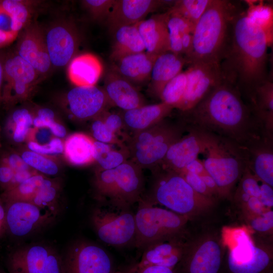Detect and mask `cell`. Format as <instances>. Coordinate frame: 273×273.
<instances>
[{
	"mask_svg": "<svg viewBox=\"0 0 273 273\" xmlns=\"http://www.w3.org/2000/svg\"><path fill=\"white\" fill-rule=\"evenodd\" d=\"M224 239L229 247L226 259L229 273H268L271 254L256 246L243 228L227 230Z\"/></svg>",
	"mask_w": 273,
	"mask_h": 273,
	"instance_id": "cell-9",
	"label": "cell"
},
{
	"mask_svg": "<svg viewBox=\"0 0 273 273\" xmlns=\"http://www.w3.org/2000/svg\"><path fill=\"white\" fill-rule=\"evenodd\" d=\"M187 84V73L186 71L181 72L163 88L159 96L162 102L177 109L183 100Z\"/></svg>",
	"mask_w": 273,
	"mask_h": 273,
	"instance_id": "cell-39",
	"label": "cell"
},
{
	"mask_svg": "<svg viewBox=\"0 0 273 273\" xmlns=\"http://www.w3.org/2000/svg\"><path fill=\"white\" fill-rule=\"evenodd\" d=\"M168 12L152 15L138 23L145 51L159 55L169 51V33L167 25Z\"/></svg>",
	"mask_w": 273,
	"mask_h": 273,
	"instance_id": "cell-25",
	"label": "cell"
},
{
	"mask_svg": "<svg viewBox=\"0 0 273 273\" xmlns=\"http://www.w3.org/2000/svg\"><path fill=\"white\" fill-rule=\"evenodd\" d=\"M68 109L74 117L87 120L99 114L109 102L103 89L97 86H75L66 95Z\"/></svg>",
	"mask_w": 273,
	"mask_h": 273,
	"instance_id": "cell-20",
	"label": "cell"
},
{
	"mask_svg": "<svg viewBox=\"0 0 273 273\" xmlns=\"http://www.w3.org/2000/svg\"><path fill=\"white\" fill-rule=\"evenodd\" d=\"M178 174L184 177L197 193L206 197L214 199V195L207 188L200 175L185 170H182Z\"/></svg>",
	"mask_w": 273,
	"mask_h": 273,
	"instance_id": "cell-46",
	"label": "cell"
},
{
	"mask_svg": "<svg viewBox=\"0 0 273 273\" xmlns=\"http://www.w3.org/2000/svg\"><path fill=\"white\" fill-rule=\"evenodd\" d=\"M239 187L237 192L244 193L250 197L259 198L260 195L259 180L247 166L240 179Z\"/></svg>",
	"mask_w": 273,
	"mask_h": 273,
	"instance_id": "cell-43",
	"label": "cell"
},
{
	"mask_svg": "<svg viewBox=\"0 0 273 273\" xmlns=\"http://www.w3.org/2000/svg\"><path fill=\"white\" fill-rule=\"evenodd\" d=\"M115 0H86L82 1L84 7L93 16L99 20H106Z\"/></svg>",
	"mask_w": 273,
	"mask_h": 273,
	"instance_id": "cell-45",
	"label": "cell"
},
{
	"mask_svg": "<svg viewBox=\"0 0 273 273\" xmlns=\"http://www.w3.org/2000/svg\"><path fill=\"white\" fill-rule=\"evenodd\" d=\"M187 61L184 56L170 51L159 55L151 71L150 87L159 97L165 85L180 73Z\"/></svg>",
	"mask_w": 273,
	"mask_h": 273,
	"instance_id": "cell-28",
	"label": "cell"
},
{
	"mask_svg": "<svg viewBox=\"0 0 273 273\" xmlns=\"http://www.w3.org/2000/svg\"><path fill=\"white\" fill-rule=\"evenodd\" d=\"M14 172L6 164L0 161V185L5 189H8L12 184Z\"/></svg>",
	"mask_w": 273,
	"mask_h": 273,
	"instance_id": "cell-50",
	"label": "cell"
},
{
	"mask_svg": "<svg viewBox=\"0 0 273 273\" xmlns=\"http://www.w3.org/2000/svg\"><path fill=\"white\" fill-rule=\"evenodd\" d=\"M242 204L245 209H247V211L251 214V218L260 215L268 210L258 197H250L246 202Z\"/></svg>",
	"mask_w": 273,
	"mask_h": 273,
	"instance_id": "cell-49",
	"label": "cell"
},
{
	"mask_svg": "<svg viewBox=\"0 0 273 273\" xmlns=\"http://www.w3.org/2000/svg\"><path fill=\"white\" fill-rule=\"evenodd\" d=\"M267 36L261 23L239 12L232 25L230 44L221 67L224 79L238 81L250 92L266 79Z\"/></svg>",
	"mask_w": 273,
	"mask_h": 273,
	"instance_id": "cell-2",
	"label": "cell"
},
{
	"mask_svg": "<svg viewBox=\"0 0 273 273\" xmlns=\"http://www.w3.org/2000/svg\"><path fill=\"white\" fill-rule=\"evenodd\" d=\"M200 176L212 194L219 196L217 187L213 178L206 171Z\"/></svg>",
	"mask_w": 273,
	"mask_h": 273,
	"instance_id": "cell-56",
	"label": "cell"
},
{
	"mask_svg": "<svg viewBox=\"0 0 273 273\" xmlns=\"http://www.w3.org/2000/svg\"><path fill=\"white\" fill-rule=\"evenodd\" d=\"M211 0L174 1L169 11L177 14L195 26Z\"/></svg>",
	"mask_w": 273,
	"mask_h": 273,
	"instance_id": "cell-38",
	"label": "cell"
},
{
	"mask_svg": "<svg viewBox=\"0 0 273 273\" xmlns=\"http://www.w3.org/2000/svg\"><path fill=\"white\" fill-rule=\"evenodd\" d=\"M6 211V223L14 236L23 237L31 234L47 222L53 215L31 202H8Z\"/></svg>",
	"mask_w": 273,
	"mask_h": 273,
	"instance_id": "cell-15",
	"label": "cell"
},
{
	"mask_svg": "<svg viewBox=\"0 0 273 273\" xmlns=\"http://www.w3.org/2000/svg\"><path fill=\"white\" fill-rule=\"evenodd\" d=\"M158 56L146 51L128 55L113 62L112 69L132 84H141L150 79L153 64Z\"/></svg>",
	"mask_w": 273,
	"mask_h": 273,
	"instance_id": "cell-27",
	"label": "cell"
},
{
	"mask_svg": "<svg viewBox=\"0 0 273 273\" xmlns=\"http://www.w3.org/2000/svg\"><path fill=\"white\" fill-rule=\"evenodd\" d=\"M188 133L181 136L169 148L161 164L165 171L178 173L190 162L198 158L205 150L204 132L188 129Z\"/></svg>",
	"mask_w": 273,
	"mask_h": 273,
	"instance_id": "cell-16",
	"label": "cell"
},
{
	"mask_svg": "<svg viewBox=\"0 0 273 273\" xmlns=\"http://www.w3.org/2000/svg\"><path fill=\"white\" fill-rule=\"evenodd\" d=\"M134 214L135 246L144 249L154 242L181 234L188 217L167 209L155 207L150 202L139 200Z\"/></svg>",
	"mask_w": 273,
	"mask_h": 273,
	"instance_id": "cell-5",
	"label": "cell"
},
{
	"mask_svg": "<svg viewBox=\"0 0 273 273\" xmlns=\"http://www.w3.org/2000/svg\"><path fill=\"white\" fill-rule=\"evenodd\" d=\"M59 191V185L46 177L30 202L49 211L54 215L58 210L57 203Z\"/></svg>",
	"mask_w": 273,
	"mask_h": 273,
	"instance_id": "cell-35",
	"label": "cell"
},
{
	"mask_svg": "<svg viewBox=\"0 0 273 273\" xmlns=\"http://www.w3.org/2000/svg\"><path fill=\"white\" fill-rule=\"evenodd\" d=\"M103 119L109 128L116 135L124 124L122 116L115 113L108 114Z\"/></svg>",
	"mask_w": 273,
	"mask_h": 273,
	"instance_id": "cell-51",
	"label": "cell"
},
{
	"mask_svg": "<svg viewBox=\"0 0 273 273\" xmlns=\"http://www.w3.org/2000/svg\"><path fill=\"white\" fill-rule=\"evenodd\" d=\"M21 156L30 168L44 175H55L59 171V166L52 157L29 150L24 151Z\"/></svg>",
	"mask_w": 273,
	"mask_h": 273,
	"instance_id": "cell-40",
	"label": "cell"
},
{
	"mask_svg": "<svg viewBox=\"0 0 273 273\" xmlns=\"http://www.w3.org/2000/svg\"><path fill=\"white\" fill-rule=\"evenodd\" d=\"M126 158L125 152L113 148L111 144L95 141L94 159L100 169L115 168L126 161Z\"/></svg>",
	"mask_w": 273,
	"mask_h": 273,
	"instance_id": "cell-37",
	"label": "cell"
},
{
	"mask_svg": "<svg viewBox=\"0 0 273 273\" xmlns=\"http://www.w3.org/2000/svg\"><path fill=\"white\" fill-rule=\"evenodd\" d=\"M160 0H115L106 21L112 32L117 28L136 24L166 4Z\"/></svg>",
	"mask_w": 273,
	"mask_h": 273,
	"instance_id": "cell-19",
	"label": "cell"
},
{
	"mask_svg": "<svg viewBox=\"0 0 273 273\" xmlns=\"http://www.w3.org/2000/svg\"><path fill=\"white\" fill-rule=\"evenodd\" d=\"M95 139L82 132L68 136L64 142L63 154L66 160L76 166L89 165L95 161Z\"/></svg>",
	"mask_w": 273,
	"mask_h": 273,
	"instance_id": "cell-31",
	"label": "cell"
},
{
	"mask_svg": "<svg viewBox=\"0 0 273 273\" xmlns=\"http://www.w3.org/2000/svg\"><path fill=\"white\" fill-rule=\"evenodd\" d=\"M33 116L26 108H20L12 112L8 120L6 130L11 140L21 144L28 139L33 125Z\"/></svg>",
	"mask_w": 273,
	"mask_h": 273,
	"instance_id": "cell-33",
	"label": "cell"
},
{
	"mask_svg": "<svg viewBox=\"0 0 273 273\" xmlns=\"http://www.w3.org/2000/svg\"><path fill=\"white\" fill-rule=\"evenodd\" d=\"M193 42V34L191 33H185L181 38V46L183 54L185 57L188 55L191 52Z\"/></svg>",
	"mask_w": 273,
	"mask_h": 273,
	"instance_id": "cell-55",
	"label": "cell"
},
{
	"mask_svg": "<svg viewBox=\"0 0 273 273\" xmlns=\"http://www.w3.org/2000/svg\"><path fill=\"white\" fill-rule=\"evenodd\" d=\"M35 70L17 54L5 58L2 101L11 104L27 98L38 82Z\"/></svg>",
	"mask_w": 273,
	"mask_h": 273,
	"instance_id": "cell-11",
	"label": "cell"
},
{
	"mask_svg": "<svg viewBox=\"0 0 273 273\" xmlns=\"http://www.w3.org/2000/svg\"><path fill=\"white\" fill-rule=\"evenodd\" d=\"M135 271L134 267L133 265H132V266L129 267L127 269H125L124 270H115V271L112 270L110 273H135Z\"/></svg>",
	"mask_w": 273,
	"mask_h": 273,
	"instance_id": "cell-59",
	"label": "cell"
},
{
	"mask_svg": "<svg viewBox=\"0 0 273 273\" xmlns=\"http://www.w3.org/2000/svg\"><path fill=\"white\" fill-rule=\"evenodd\" d=\"M173 109L172 106L161 102L124 111L122 117L124 124L138 132L148 129L164 120Z\"/></svg>",
	"mask_w": 273,
	"mask_h": 273,
	"instance_id": "cell-30",
	"label": "cell"
},
{
	"mask_svg": "<svg viewBox=\"0 0 273 273\" xmlns=\"http://www.w3.org/2000/svg\"><path fill=\"white\" fill-rule=\"evenodd\" d=\"M110 204L109 208L96 207L92 213V222L99 238L116 247L134 242L135 215L130 207Z\"/></svg>",
	"mask_w": 273,
	"mask_h": 273,
	"instance_id": "cell-10",
	"label": "cell"
},
{
	"mask_svg": "<svg viewBox=\"0 0 273 273\" xmlns=\"http://www.w3.org/2000/svg\"><path fill=\"white\" fill-rule=\"evenodd\" d=\"M17 54L28 63L39 75L46 74L52 66L45 37L38 27L28 26L18 43Z\"/></svg>",
	"mask_w": 273,
	"mask_h": 273,
	"instance_id": "cell-21",
	"label": "cell"
},
{
	"mask_svg": "<svg viewBox=\"0 0 273 273\" xmlns=\"http://www.w3.org/2000/svg\"><path fill=\"white\" fill-rule=\"evenodd\" d=\"M1 273V272H0Z\"/></svg>",
	"mask_w": 273,
	"mask_h": 273,
	"instance_id": "cell-62",
	"label": "cell"
},
{
	"mask_svg": "<svg viewBox=\"0 0 273 273\" xmlns=\"http://www.w3.org/2000/svg\"><path fill=\"white\" fill-rule=\"evenodd\" d=\"M1 161L8 165L14 173L32 169L25 162L21 155L15 153H8Z\"/></svg>",
	"mask_w": 273,
	"mask_h": 273,
	"instance_id": "cell-48",
	"label": "cell"
},
{
	"mask_svg": "<svg viewBox=\"0 0 273 273\" xmlns=\"http://www.w3.org/2000/svg\"><path fill=\"white\" fill-rule=\"evenodd\" d=\"M185 71L187 84L177 108L182 112L193 108L224 80L220 64L194 62L190 64Z\"/></svg>",
	"mask_w": 273,
	"mask_h": 273,
	"instance_id": "cell-13",
	"label": "cell"
},
{
	"mask_svg": "<svg viewBox=\"0 0 273 273\" xmlns=\"http://www.w3.org/2000/svg\"><path fill=\"white\" fill-rule=\"evenodd\" d=\"M95 184L99 194L108 199L107 202L130 207L141 199L144 180L141 167L126 161L113 169H99Z\"/></svg>",
	"mask_w": 273,
	"mask_h": 273,
	"instance_id": "cell-6",
	"label": "cell"
},
{
	"mask_svg": "<svg viewBox=\"0 0 273 273\" xmlns=\"http://www.w3.org/2000/svg\"><path fill=\"white\" fill-rule=\"evenodd\" d=\"M161 121L136 132L130 144L133 162L141 168L160 164L170 147L182 136V128Z\"/></svg>",
	"mask_w": 273,
	"mask_h": 273,
	"instance_id": "cell-8",
	"label": "cell"
},
{
	"mask_svg": "<svg viewBox=\"0 0 273 273\" xmlns=\"http://www.w3.org/2000/svg\"><path fill=\"white\" fill-rule=\"evenodd\" d=\"M103 89L109 102L127 111L145 105V101L136 87L112 69L106 74Z\"/></svg>",
	"mask_w": 273,
	"mask_h": 273,
	"instance_id": "cell-24",
	"label": "cell"
},
{
	"mask_svg": "<svg viewBox=\"0 0 273 273\" xmlns=\"http://www.w3.org/2000/svg\"><path fill=\"white\" fill-rule=\"evenodd\" d=\"M1 140H0V150H1Z\"/></svg>",
	"mask_w": 273,
	"mask_h": 273,
	"instance_id": "cell-60",
	"label": "cell"
},
{
	"mask_svg": "<svg viewBox=\"0 0 273 273\" xmlns=\"http://www.w3.org/2000/svg\"><path fill=\"white\" fill-rule=\"evenodd\" d=\"M138 23L119 27L113 32L114 40L111 54V59L113 62L128 55L146 51Z\"/></svg>",
	"mask_w": 273,
	"mask_h": 273,
	"instance_id": "cell-32",
	"label": "cell"
},
{
	"mask_svg": "<svg viewBox=\"0 0 273 273\" xmlns=\"http://www.w3.org/2000/svg\"><path fill=\"white\" fill-rule=\"evenodd\" d=\"M260 195L259 199L264 206L268 209H271L273 206V190L269 185L262 183L260 185Z\"/></svg>",
	"mask_w": 273,
	"mask_h": 273,
	"instance_id": "cell-52",
	"label": "cell"
},
{
	"mask_svg": "<svg viewBox=\"0 0 273 273\" xmlns=\"http://www.w3.org/2000/svg\"><path fill=\"white\" fill-rule=\"evenodd\" d=\"M239 12L230 1L211 0L195 26L191 52L184 56L187 64L221 65L230 44L233 21Z\"/></svg>",
	"mask_w": 273,
	"mask_h": 273,
	"instance_id": "cell-3",
	"label": "cell"
},
{
	"mask_svg": "<svg viewBox=\"0 0 273 273\" xmlns=\"http://www.w3.org/2000/svg\"><path fill=\"white\" fill-rule=\"evenodd\" d=\"M156 182L155 201L176 214L189 216L206 209L213 199L197 193L178 173L165 171Z\"/></svg>",
	"mask_w": 273,
	"mask_h": 273,
	"instance_id": "cell-7",
	"label": "cell"
},
{
	"mask_svg": "<svg viewBox=\"0 0 273 273\" xmlns=\"http://www.w3.org/2000/svg\"><path fill=\"white\" fill-rule=\"evenodd\" d=\"M112 262L100 246L87 242L74 244L62 259L63 273H110Z\"/></svg>",
	"mask_w": 273,
	"mask_h": 273,
	"instance_id": "cell-14",
	"label": "cell"
},
{
	"mask_svg": "<svg viewBox=\"0 0 273 273\" xmlns=\"http://www.w3.org/2000/svg\"><path fill=\"white\" fill-rule=\"evenodd\" d=\"M92 135L96 141L109 144L118 143L116 135L105 123L102 118L95 120L92 124Z\"/></svg>",
	"mask_w": 273,
	"mask_h": 273,
	"instance_id": "cell-44",
	"label": "cell"
},
{
	"mask_svg": "<svg viewBox=\"0 0 273 273\" xmlns=\"http://www.w3.org/2000/svg\"><path fill=\"white\" fill-rule=\"evenodd\" d=\"M135 273H175V271L174 269L166 267L149 266L136 271Z\"/></svg>",
	"mask_w": 273,
	"mask_h": 273,
	"instance_id": "cell-54",
	"label": "cell"
},
{
	"mask_svg": "<svg viewBox=\"0 0 273 273\" xmlns=\"http://www.w3.org/2000/svg\"><path fill=\"white\" fill-rule=\"evenodd\" d=\"M6 223V211L0 201V230Z\"/></svg>",
	"mask_w": 273,
	"mask_h": 273,
	"instance_id": "cell-58",
	"label": "cell"
},
{
	"mask_svg": "<svg viewBox=\"0 0 273 273\" xmlns=\"http://www.w3.org/2000/svg\"><path fill=\"white\" fill-rule=\"evenodd\" d=\"M272 140L262 138L247 148V164L251 171L262 183L273 187Z\"/></svg>",
	"mask_w": 273,
	"mask_h": 273,
	"instance_id": "cell-26",
	"label": "cell"
},
{
	"mask_svg": "<svg viewBox=\"0 0 273 273\" xmlns=\"http://www.w3.org/2000/svg\"><path fill=\"white\" fill-rule=\"evenodd\" d=\"M10 273H63L62 259L53 248L40 244L13 252L8 260Z\"/></svg>",
	"mask_w": 273,
	"mask_h": 273,
	"instance_id": "cell-12",
	"label": "cell"
},
{
	"mask_svg": "<svg viewBox=\"0 0 273 273\" xmlns=\"http://www.w3.org/2000/svg\"><path fill=\"white\" fill-rule=\"evenodd\" d=\"M220 243L206 237L197 243L191 251H187L179 265L183 273H219L222 263Z\"/></svg>",
	"mask_w": 273,
	"mask_h": 273,
	"instance_id": "cell-17",
	"label": "cell"
},
{
	"mask_svg": "<svg viewBox=\"0 0 273 273\" xmlns=\"http://www.w3.org/2000/svg\"><path fill=\"white\" fill-rule=\"evenodd\" d=\"M167 25L169 33V51L183 56L181 38L186 33L193 34L195 26L179 15L169 11Z\"/></svg>",
	"mask_w": 273,
	"mask_h": 273,
	"instance_id": "cell-34",
	"label": "cell"
},
{
	"mask_svg": "<svg viewBox=\"0 0 273 273\" xmlns=\"http://www.w3.org/2000/svg\"><path fill=\"white\" fill-rule=\"evenodd\" d=\"M268 209L260 215L251 218L250 225L252 229L261 233L270 231L273 227V211Z\"/></svg>",
	"mask_w": 273,
	"mask_h": 273,
	"instance_id": "cell-47",
	"label": "cell"
},
{
	"mask_svg": "<svg viewBox=\"0 0 273 273\" xmlns=\"http://www.w3.org/2000/svg\"><path fill=\"white\" fill-rule=\"evenodd\" d=\"M5 58L0 55V101H2V92L3 81L4 64Z\"/></svg>",
	"mask_w": 273,
	"mask_h": 273,
	"instance_id": "cell-57",
	"label": "cell"
},
{
	"mask_svg": "<svg viewBox=\"0 0 273 273\" xmlns=\"http://www.w3.org/2000/svg\"><path fill=\"white\" fill-rule=\"evenodd\" d=\"M180 235L163 239L146 246L140 261L133 265L135 271L149 266H160L173 269L181 262L187 250Z\"/></svg>",
	"mask_w": 273,
	"mask_h": 273,
	"instance_id": "cell-18",
	"label": "cell"
},
{
	"mask_svg": "<svg viewBox=\"0 0 273 273\" xmlns=\"http://www.w3.org/2000/svg\"><path fill=\"white\" fill-rule=\"evenodd\" d=\"M205 133L206 146L203 154L205 157L202 160L205 169L215 182L219 196L229 197L248 166L246 150L225 138Z\"/></svg>",
	"mask_w": 273,
	"mask_h": 273,
	"instance_id": "cell-4",
	"label": "cell"
},
{
	"mask_svg": "<svg viewBox=\"0 0 273 273\" xmlns=\"http://www.w3.org/2000/svg\"><path fill=\"white\" fill-rule=\"evenodd\" d=\"M183 170L197 174L199 175L203 174L206 171L202 160H200L198 158L190 162Z\"/></svg>",
	"mask_w": 273,
	"mask_h": 273,
	"instance_id": "cell-53",
	"label": "cell"
},
{
	"mask_svg": "<svg viewBox=\"0 0 273 273\" xmlns=\"http://www.w3.org/2000/svg\"><path fill=\"white\" fill-rule=\"evenodd\" d=\"M46 178L44 175L37 173L15 187L5 191L6 201L31 202Z\"/></svg>",
	"mask_w": 273,
	"mask_h": 273,
	"instance_id": "cell-36",
	"label": "cell"
},
{
	"mask_svg": "<svg viewBox=\"0 0 273 273\" xmlns=\"http://www.w3.org/2000/svg\"><path fill=\"white\" fill-rule=\"evenodd\" d=\"M102 72L103 66L100 60L90 53L75 56L67 68L68 77L76 86H95Z\"/></svg>",
	"mask_w": 273,
	"mask_h": 273,
	"instance_id": "cell-29",
	"label": "cell"
},
{
	"mask_svg": "<svg viewBox=\"0 0 273 273\" xmlns=\"http://www.w3.org/2000/svg\"><path fill=\"white\" fill-rule=\"evenodd\" d=\"M33 126L36 128L47 129L54 136L62 139L66 136L65 127L56 119L54 111L48 108H42L33 116Z\"/></svg>",
	"mask_w": 273,
	"mask_h": 273,
	"instance_id": "cell-41",
	"label": "cell"
},
{
	"mask_svg": "<svg viewBox=\"0 0 273 273\" xmlns=\"http://www.w3.org/2000/svg\"><path fill=\"white\" fill-rule=\"evenodd\" d=\"M268 273H269V272H268Z\"/></svg>",
	"mask_w": 273,
	"mask_h": 273,
	"instance_id": "cell-61",
	"label": "cell"
},
{
	"mask_svg": "<svg viewBox=\"0 0 273 273\" xmlns=\"http://www.w3.org/2000/svg\"><path fill=\"white\" fill-rule=\"evenodd\" d=\"M27 147L30 151L51 157L63 153L64 142L61 139L55 136L53 137L50 141L42 144L28 140Z\"/></svg>",
	"mask_w": 273,
	"mask_h": 273,
	"instance_id": "cell-42",
	"label": "cell"
},
{
	"mask_svg": "<svg viewBox=\"0 0 273 273\" xmlns=\"http://www.w3.org/2000/svg\"><path fill=\"white\" fill-rule=\"evenodd\" d=\"M45 40L52 65L64 67L75 57L78 41L76 33L71 27L55 25L48 30Z\"/></svg>",
	"mask_w": 273,
	"mask_h": 273,
	"instance_id": "cell-22",
	"label": "cell"
},
{
	"mask_svg": "<svg viewBox=\"0 0 273 273\" xmlns=\"http://www.w3.org/2000/svg\"><path fill=\"white\" fill-rule=\"evenodd\" d=\"M30 18L26 3L21 1H0V49L13 42Z\"/></svg>",
	"mask_w": 273,
	"mask_h": 273,
	"instance_id": "cell-23",
	"label": "cell"
},
{
	"mask_svg": "<svg viewBox=\"0 0 273 273\" xmlns=\"http://www.w3.org/2000/svg\"><path fill=\"white\" fill-rule=\"evenodd\" d=\"M183 112L188 129L219 135L244 148L262 138L261 127L251 116L239 91L224 79L193 108Z\"/></svg>",
	"mask_w": 273,
	"mask_h": 273,
	"instance_id": "cell-1",
	"label": "cell"
}]
</instances>
